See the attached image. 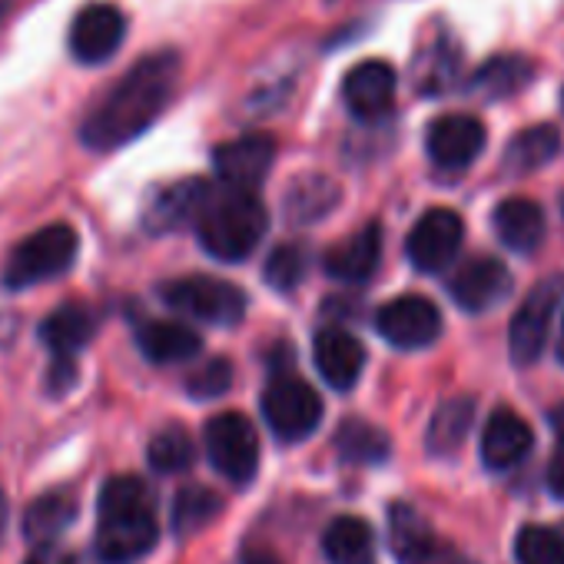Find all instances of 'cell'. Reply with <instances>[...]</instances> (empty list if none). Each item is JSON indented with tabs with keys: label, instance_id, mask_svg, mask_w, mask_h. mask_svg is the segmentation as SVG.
Instances as JSON below:
<instances>
[{
	"label": "cell",
	"instance_id": "1",
	"mask_svg": "<svg viewBox=\"0 0 564 564\" xmlns=\"http://www.w3.org/2000/svg\"><path fill=\"white\" fill-rule=\"evenodd\" d=\"M180 84V54L176 51H153L140 57L107 94L104 100L84 117L80 140L87 150L110 153L137 137H143L160 113L170 107Z\"/></svg>",
	"mask_w": 564,
	"mask_h": 564
},
{
	"label": "cell",
	"instance_id": "2",
	"mask_svg": "<svg viewBox=\"0 0 564 564\" xmlns=\"http://www.w3.org/2000/svg\"><path fill=\"white\" fill-rule=\"evenodd\" d=\"M160 541L153 491L137 475H117L104 485L97 501L94 551L104 564H130L150 554Z\"/></svg>",
	"mask_w": 564,
	"mask_h": 564
},
{
	"label": "cell",
	"instance_id": "3",
	"mask_svg": "<svg viewBox=\"0 0 564 564\" xmlns=\"http://www.w3.org/2000/svg\"><path fill=\"white\" fill-rule=\"evenodd\" d=\"M269 213L256 193L219 186L209 193L199 219H196V239L199 246L219 259V262H242L265 236Z\"/></svg>",
	"mask_w": 564,
	"mask_h": 564
},
{
	"label": "cell",
	"instance_id": "4",
	"mask_svg": "<svg viewBox=\"0 0 564 564\" xmlns=\"http://www.w3.org/2000/svg\"><path fill=\"white\" fill-rule=\"evenodd\" d=\"M77 249H80V239H77L74 226H67V223H54V226L31 232L8 256L4 286L11 293H21V290L37 286V282L64 275L74 265Z\"/></svg>",
	"mask_w": 564,
	"mask_h": 564
},
{
	"label": "cell",
	"instance_id": "5",
	"mask_svg": "<svg viewBox=\"0 0 564 564\" xmlns=\"http://www.w3.org/2000/svg\"><path fill=\"white\" fill-rule=\"evenodd\" d=\"M160 296L170 310L209 323V326H236L246 316V293L216 275H183L160 286Z\"/></svg>",
	"mask_w": 564,
	"mask_h": 564
},
{
	"label": "cell",
	"instance_id": "6",
	"mask_svg": "<svg viewBox=\"0 0 564 564\" xmlns=\"http://www.w3.org/2000/svg\"><path fill=\"white\" fill-rule=\"evenodd\" d=\"M262 415L275 438L303 442L323 422V399L319 392L300 376H279L262 392Z\"/></svg>",
	"mask_w": 564,
	"mask_h": 564
},
{
	"label": "cell",
	"instance_id": "7",
	"mask_svg": "<svg viewBox=\"0 0 564 564\" xmlns=\"http://www.w3.org/2000/svg\"><path fill=\"white\" fill-rule=\"evenodd\" d=\"M209 465L232 485H249L259 471V435L239 412H219L203 432Z\"/></svg>",
	"mask_w": 564,
	"mask_h": 564
},
{
	"label": "cell",
	"instance_id": "8",
	"mask_svg": "<svg viewBox=\"0 0 564 564\" xmlns=\"http://www.w3.org/2000/svg\"><path fill=\"white\" fill-rule=\"evenodd\" d=\"M127 31H130V21L117 4H110V0H94V4L77 11L70 24V34H67L70 57L84 67H100L117 57V51L127 41Z\"/></svg>",
	"mask_w": 564,
	"mask_h": 564
},
{
	"label": "cell",
	"instance_id": "9",
	"mask_svg": "<svg viewBox=\"0 0 564 564\" xmlns=\"http://www.w3.org/2000/svg\"><path fill=\"white\" fill-rule=\"evenodd\" d=\"M561 290H564V279L551 275V279L538 282V286L528 293V300L518 306V313L511 319V329H508V349H511V359L518 366H531V362L541 359L547 333H551V319H554V310H557V300H561Z\"/></svg>",
	"mask_w": 564,
	"mask_h": 564
},
{
	"label": "cell",
	"instance_id": "10",
	"mask_svg": "<svg viewBox=\"0 0 564 564\" xmlns=\"http://www.w3.org/2000/svg\"><path fill=\"white\" fill-rule=\"evenodd\" d=\"M462 239H465L462 216L455 209L435 206V209L422 213L419 223L412 226L405 252H409V262L419 272H442V269H448L455 262V256L462 249Z\"/></svg>",
	"mask_w": 564,
	"mask_h": 564
},
{
	"label": "cell",
	"instance_id": "11",
	"mask_svg": "<svg viewBox=\"0 0 564 564\" xmlns=\"http://www.w3.org/2000/svg\"><path fill=\"white\" fill-rule=\"evenodd\" d=\"M376 329L379 336L395 346V349H425L438 339L442 333V313L432 300L425 296H395L376 313Z\"/></svg>",
	"mask_w": 564,
	"mask_h": 564
},
{
	"label": "cell",
	"instance_id": "12",
	"mask_svg": "<svg viewBox=\"0 0 564 564\" xmlns=\"http://www.w3.org/2000/svg\"><path fill=\"white\" fill-rule=\"evenodd\" d=\"M275 163V140L269 133H246L213 150V170L219 186L256 193Z\"/></svg>",
	"mask_w": 564,
	"mask_h": 564
},
{
	"label": "cell",
	"instance_id": "13",
	"mask_svg": "<svg viewBox=\"0 0 564 564\" xmlns=\"http://www.w3.org/2000/svg\"><path fill=\"white\" fill-rule=\"evenodd\" d=\"M514 279L501 259L491 256H475L455 269L448 279V296L465 310V313H488L501 306L511 296Z\"/></svg>",
	"mask_w": 564,
	"mask_h": 564
},
{
	"label": "cell",
	"instance_id": "14",
	"mask_svg": "<svg viewBox=\"0 0 564 564\" xmlns=\"http://www.w3.org/2000/svg\"><path fill=\"white\" fill-rule=\"evenodd\" d=\"M488 143L485 123L471 113L438 117L425 133V150L438 170H465L471 166Z\"/></svg>",
	"mask_w": 564,
	"mask_h": 564
},
{
	"label": "cell",
	"instance_id": "15",
	"mask_svg": "<svg viewBox=\"0 0 564 564\" xmlns=\"http://www.w3.org/2000/svg\"><path fill=\"white\" fill-rule=\"evenodd\" d=\"M399 77L386 61H362L343 80V100L356 120L376 123L395 107Z\"/></svg>",
	"mask_w": 564,
	"mask_h": 564
},
{
	"label": "cell",
	"instance_id": "16",
	"mask_svg": "<svg viewBox=\"0 0 564 564\" xmlns=\"http://www.w3.org/2000/svg\"><path fill=\"white\" fill-rule=\"evenodd\" d=\"M213 186L206 180H180V183H170L163 189H156L150 199H147V209H143V229L153 232V236H163V232H176L183 226H196L206 199H209Z\"/></svg>",
	"mask_w": 564,
	"mask_h": 564
},
{
	"label": "cell",
	"instance_id": "17",
	"mask_svg": "<svg viewBox=\"0 0 564 564\" xmlns=\"http://www.w3.org/2000/svg\"><path fill=\"white\" fill-rule=\"evenodd\" d=\"M389 547L399 564H445V547L435 538L432 524L405 501H395L389 508Z\"/></svg>",
	"mask_w": 564,
	"mask_h": 564
},
{
	"label": "cell",
	"instance_id": "18",
	"mask_svg": "<svg viewBox=\"0 0 564 564\" xmlns=\"http://www.w3.org/2000/svg\"><path fill=\"white\" fill-rule=\"evenodd\" d=\"M313 359L319 376L336 389V392H349L362 369H366V349L356 336L343 333V329H323L313 343Z\"/></svg>",
	"mask_w": 564,
	"mask_h": 564
},
{
	"label": "cell",
	"instance_id": "19",
	"mask_svg": "<svg viewBox=\"0 0 564 564\" xmlns=\"http://www.w3.org/2000/svg\"><path fill=\"white\" fill-rule=\"evenodd\" d=\"M534 445V432L531 425L511 412V409H495L485 422L481 432V458L491 471H505L511 465H518Z\"/></svg>",
	"mask_w": 564,
	"mask_h": 564
},
{
	"label": "cell",
	"instance_id": "20",
	"mask_svg": "<svg viewBox=\"0 0 564 564\" xmlns=\"http://www.w3.org/2000/svg\"><path fill=\"white\" fill-rule=\"evenodd\" d=\"M379 259H382V226L369 223L359 232H352L349 239L336 242L326 252L323 265L339 282H366V279L376 275Z\"/></svg>",
	"mask_w": 564,
	"mask_h": 564
},
{
	"label": "cell",
	"instance_id": "21",
	"mask_svg": "<svg viewBox=\"0 0 564 564\" xmlns=\"http://www.w3.org/2000/svg\"><path fill=\"white\" fill-rule=\"evenodd\" d=\"M97 319L87 306L67 303L41 323V343L51 349V362H77L80 349L94 339Z\"/></svg>",
	"mask_w": 564,
	"mask_h": 564
},
{
	"label": "cell",
	"instance_id": "22",
	"mask_svg": "<svg viewBox=\"0 0 564 564\" xmlns=\"http://www.w3.org/2000/svg\"><path fill=\"white\" fill-rule=\"evenodd\" d=\"M491 226H495V236L501 239V246H508L514 252H534L544 239V209L534 199L511 196L495 206Z\"/></svg>",
	"mask_w": 564,
	"mask_h": 564
},
{
	"label": "cell",
	"instance_id": "23",
	"mask_svg": "<svg viewBox=\"0 0 564 564\" xmlns=\"http://www.w3.org/2000/svg\"><path fill=\"white\" fill-rule=\"evenodd\" d=\"M137 346L150 362L173 366L186 362L203 349V339L186 326V323H170V319H147L137 326Z\"/></svg>",
	"mask_w": 564,
	"mask_h": 564
},
{
	"label": "cell",
	"instance_id": "24",
	"mask_svg": "<svg viewBox=\"0 0 564 564\" xmlns=\"http://www.w3.org/2000/svg\"><path fill=\"white\" fill-rule=\"evenodd\" d=\"M531 80H534V64L528 57L498 54L471 74L468 90L485 97V100H508V97L521 94Z\"/></svg>",
	"mask_w": 564,
	"mask_h": 564
},
{
	"label": "cell",
	"instance_id": "25",
	"mask_svg": "<svg viewBox=\"0 0 564 564\" xmlns=\"http://www.w3.org/2000/svg\"><path fill=\"white\" fill-rule=\"evenodd\" d=\"M339 206V186L323 176V173H306L296 176L282 196V213H286L290 223H319L323 216H329Z\"/></svg>",
	"mask_w": 564,
	"mask_h": 564
},
{
	"label": "cell",
	"instance_id": "26",
	"mask_svg": "<svg viewBox=\"0 0 564 564\" xmlns=\"http://www.w3.org/2000/svg\"><path fill=\"white\" fill-rule=\"evenodd\" d=\"M74 518H77L74 491L54 488V491H44L41 498H34L31 508L24 511V534H28V541H34V547L54 544L61 538V531L67 524H74Z\"/></svg>",
	"mask_w": 564,
	"mask_h": 564
},
{
	"label": "cell",
	"instance_id": "27",
	"mask_svg": "<svg viewBox=\"0 0 564 564\" xmlns=\"http://www.w3.org/2000/svg\"><path fill=\"white\" fill-rule=\"evenodd\" d=\"M329 564H376V534L366 518L343 514L323 534Z\"/></svg>",
	"mask_w": 564,
	"mask_h": 564
},
{
	"label": "cell",
	"instance_id": "28",
	"mask_svg": "<svg viewBox=\"0 0 564 564\" xmlns=\"http://www.w3.org/2000/svg\"><path fill=\"white\" fill-rule=\"evenodd\" d=\"M471 422H475V402L468 395H458V399H445L432 422H429V432H425V448L438 458L452 455L462 448V442L468 438L471 432Z\"/></svg>",
	"mask_w": 564,
	"mask_h": 564
},
{
	"label": "cell",
	"instance_id": "29",
	"mask_svg": "<svg viewBox=\"0 0 564 564\" xmlns=\"http://www.w3.org/2000/svg\"><path fill=\"white\" fill-rule=\"evenodd\" d=\"M336 448L346 462H356V465H382L392 452V442L389 435L366 422V419H346L339 429H336Z\"/></svg>",
	"mask_w": 564,
	"mask_h": 564
},
{
	"label": "cell",
	"instance_id": "30",
	"mask_svg": "<svg viewBox=\"0 0 564 564\" xmlns=\"http://www.w3.org/2000/svg\"><path fill=\"white\" fill-rule=\"evenodd\" d=\"M561 150V137L554 127L541 123V127H528L521 130L508 150H505V166L511 173H531V170H541L544 163H551Z\"/></svg>",
	"mask_w": 564,
	"mask_h": 564
},
{
	"label": "cell",
	"instance_id": "31",
	"mask_svg": "<svg viewBox=\"0 0 564 564\" xmlns=\"http://www.w3.org/2000/svg\"><path fill=\"white\" fill-rule=\"evenodd\" d=\"M219 508H223V501H219V495L213 488L186 485L173 498V531L183 534V538L196 534V531H203L206 524L216 521Z\"/></svg>",
	"mask_w": 564,
	"mask_h": 564
},
{
	"label": "cell",
	"instance_id": "32",
	"mask_svg": "<svg viewBox=\"0 0 564 564\" xmlns=\"http://www.w3.org/2000/svg\"><path fill=\"white\" fill-rule=\"evenodd\" d=\"M306 269H310V252L300 242H282L269 252L262 275L275 293H293L296 286H303Z\"/></svg>",
	"mask_w": 564,
	"mask_h": 564
},
{
	"label": "cell",
	"instance_id": "33",
	"mask_svg": "<svg viewBox=\"0 0 564 564\" xmlns=\"http://www.w3.org/2000/svg\"><path fill=\"white\" fill-rule=\"evenodd\" d=\"M147 458H150V465L156 471L176 475V471H186L196 462V448H193V438L180 425H170V429H163V432H156L150 438Z\"/></svg>",
	"mask_w": 564,
	"mask_h": 564
},
{
	"label": "cell",
	"instance_id": "34",
	"mask_svg": "<svg viewBox=\"0 0 564 564\" xmlns=\"http://www.w3.org/2000/svg\"><path fill=\"white\" fill-rule=\"evenodd\" d=\"M518 564H564V534L544 524H524L514 538Z\"/></svg>",
	"mask_w": 564,
	"mask_h": 564
},
{
	"label": "cell",
	"instance_id": "35",
	"mask_svg": "<svg viewBox=\"0 0 564 564\" xmlns=\"http://www.w3.org/2000/svg\"><path fill=\"white\" fill-rule=\"evenodd\" d=\"M455 74H458V47L452 51V44L445 41L419 67V90L422 94H445L455 84Z\"/></svg>",
	"mask_w": 564,
	"mask_h": 564
},
{
	"label": "cell",
	"instance_id": "36",
	"mask_svg": "<svg viewBox=\"0 0 564 564\" xmlns=\"http://www.w3.org/2000/svg\"><path fill=\"white\" fill-rule=\"evenodd\" d=\"M232 386V366L226 359H209L206 366H199L189 382H186V392L199 402H209V399H219L226 395Z\"/></svg>",
	"mask_w": 564,
	"mask_h": 564
},
{
	"label": "cell",
	"instance_id": "37",
	"mask_svg": "<svg viewBox=\"0 0 564 564\" xmlns=\"http://www.w3.org/2000/svg\"><path fill=\"white\" fill-rule=\"evenodd\" d=\"M24 564H77V554L67 551V547H61V544L54 541V544H37V547L28 554Z\"/></svg>",
	"mask_w": 564,
	"mask_h": 564
},
{
	"label": "cell",
	"instance_id": "38",
	"mask_svg": "<svg viewBox=\"0 0 564 564\" xmlns=\"http://www.w3.org/2000/svg\"><path fill=\"white\" fill-rule=\"evenodd\" d=\"M547 488H551L554 498L564 501V438H557L554 455H551V462H547Z\"/></svg>",
	"mask_w": 564,
	"mask_h": 564
},
{
	"label": "cell",
	"instance_id": "39",
	"mask_svg": "<svg viewBox=\"0 0 564 564\" xmlns=\"http://www.w3.org/2000/svg\"><path fill=\"white\" fill-rule=\"evenodd\" d=\"M242 564H282V561L275 554H269V551H246Z\"/></svg>",
	"mask_w": 564,
	"mask_h": 564
},
{
	"label": "cell",
	"instance_id": "40",
	"mask_svg": "<svg viewBox=\"0 0 564 564\" xmlns=\"http://www.w3.org/2000/svg\"><path fill=\"white\" fill-rule=\"evenodd\" d=\"M551 429L557 432V438H564V405H557V409L551 412Z\"/></svg>",
	"mask_w": 564,
	"mask_h": 564
},
{
	"label": "cell",
	"instance_id": "41",
	"mask_svg": "<svg viewBox=\"0 0 564 564\" xmlns=\"http://www.w3.org/2000/svg\"><path fill=\"white\" fill-rule=\"evenodd\" d=\"M4 524H8V501H4V491H0V534H4Z\"/></svg>",
	"mask_w": 564,
	"mask_h": 564
},
{
	"label": "cell",
	"instance_id": "42",
	"mask_svg": "<svg viewBox=\"0 0 564 564\" xmlns=\"http://www.w3.org/2000/svg\"><path fill=\"white\" fill-rule=\"evenodd\" d=\"M11 4H14V0H0V24H4V18H8V11H11Z\"/></svg>",
	"mask_w": 564,
	"mask_h": 564
},
{
	"label": "cell",
	"instance_id": "43",
	"mask_svg": "<svg viewBox=\"0 0 564 564\" xmlns=\"http://www.w3.org/2000/svg\"><path fill=\"white\" fill-rule=\"evenodd\" d=\"M561 213H564V196H561Z\"/></svg>",
	"mask_w": 564,
	"mask_h": 564
}]
</instances>
